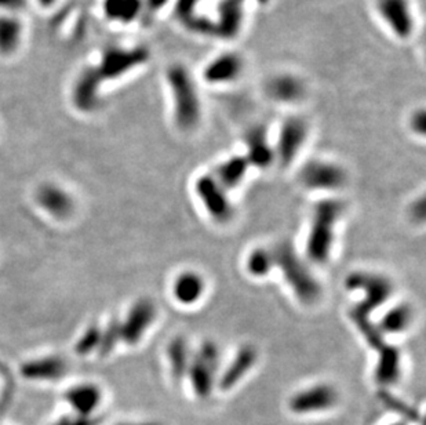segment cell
Instances as JSON below:
<instances>
[{
  "instance_id": "obj_1",
  "label": "cell",
  "mask_w": 426,
  "mask_h": 425,
  "mask_svg": "<svg viewBox=\"0 0 426 425\" xmlns=\"http://www.w3.org/2000/svg\"><path fill=\"white\" fill-rule=\"evenodd\" d=\"M345 212V203L337 198H324L315 203L306 240V257L311 262L326 264L334 247L336 228Z\"/></svg>"
},
{
  "instance_id": "obj_2",
  "label": "cell",
  "mask_w": 426,
  "mask_h": 425,
  "mask_svg": "<svg viewBox=\"0 0 426 425\" xmlns=\"http://www.w3.org/2000/svg\"><path fill=\"white\" fill-rule=\"evenodd\" d=\"M272 252L275 268L280 270L286 283L299 302L303 305L316 304L321 297V285L305 258H302L287 240L279 242L275 247H272Z\"/></svg>"
},
{
  "instance_id": "obj_3",
  "label": "cell",
  "mask_w": 426,
  "mask_h": 425,
  "mask_svg": "<svg viewBox=\"0 0 426 425\" xmlns=\"http://www.w3.org/2000/svg\"><path fill=\"white\" fill-rule=\"evenodd\" d=\"M167 85L172 97L175 125L182 131H191L202 119V101L197 86L189 71L180 64L169 68Z\"/></svg>"
},
{
  "instance_id": "obj_4",
  "label": "cell",
  "mask_w": 426,
  "mask_h": 425,
  "mask_svg": "<svg viewBox=\"0 0 426 425\" xmlns=\"http://www.w3.org/2000/svg\"><path fill=\"white\" fill-rule=\"evenodd\" d=\"M345 287L353 293H362L360 302L352 311L365 317L385 305L395 293V285L390 277L371 271L349 274L345 279Z\"/></svg>"
},
{
  "instance_id": "obj_5",
  "label": "cell",
  "mask_w": 426,
  "mask_h": 425,
  "mask_svg": "<svg viewBox=\"0 0 426 425\" xmlns=\"http://www.w3.org/2000/svg\"><path fill=\"white\" fill-rule=\"evenodd\" d=\"M219 364L221 352L213 341L202 342L199 349L192 354L185 377H188L197 398L206 399L213 394Z\"/></svg>"
},
{
  "instance_id": "obj_6",
  "label": "cell",
  "mask_w": 426,
  "mask_h": 425,
  "mask_svg": "<svg viewBox=\"0 0 426 425\" xmlns=\"http://www.w3.org/2000/svg\"><path fill=\"white\" fill-rule=\"evenodd\" d=\"M194 192L213 221L227 224L234 218V208L229 193L217 181L213 174L199 175L194 183Z\"/></svg>"
},
{
  "instance_id": "obj_7",
  "label": "cell",
  "mask_w": 426,
  "mask_h": 425,
  "mask_svg": "<svg viewBox=\"0 0 426 425\" xmlns=\"http://www.w3.org/2000/svg\"><path fill=\"white\" fill-rule=\"evenodd\" d=\"M299 183L312 191H338L348 184V173L336 162L312 159L301 168Z\"/></svg>"
},
{
  "instance_id": "obj_8",
  "label": "cell",
  "mask_w": 426,
  "mask_h": 425,
  "mask_svg": "<svg viewBox=\"0 0 426 425\" xmlns=\"http://www.w3.org/2000/svg\"><path fill=\"white\" fill-rule=\"evenodd\" d=\"M309 134L308 123L299 116L287 118L277 133L275 148L276 162L281 168L290 166L305 145Z\"/></svg>"
},
{
  "instance_id": "obj_9",
  "label": "cell",
  "mask_w": 426,
  "mask_h": 425,
  "mask_svg": "<svg viewBox=\"0 0 426 425\" xmlns=\"http://www.w3.org/2000/svg\"><path fill=\"white\" fill-rule=\"evenodd\" d=\"M148 58L150 51L144 47L109 48L105 51L100 66L93 68V72L98 82L101 79H116L135 69L137 66L145 64Z\"/></svg>"
},
{
  "instance_id": "obj_10",
  "label": "cell",
  "mask_w": 426,
  "mask_h": 425,
  "mask_svg": "<svg viewBox=\"0 0 426 425\" xmlns=\"http://www.w3.org/2000/svg\"><path fill=\"white\" fill-rule=\"evenodd\" d=\"M338 392L330 384H315L296 392L290 401L289 409L299 416L315 414L333 409L338 404Z\"/></svg>"
},
{
  "instance_id": "obj_11",
  "label": "cell",
  "mask_w": 426,
  "mask_h": 425,
  "mask_svg": "<svg viewBox=\"0 0 426 425\" xmlns=\"http://www.w3.org/2000/svg\"><path fill=\"white\" fill-rule=\"evenodd\" d=\"M377 13L398 39H410L415 29V19L410 0H377Z\"/></svg>"
},
{
  "instance_id": "obj_12",
  "label": "cell",
  "mask_w": 426,
  "mask_h": 425,
  "mask_svg": "<svg viewBox=\"0 0 426 425\" xmlns=\"http://www.w3.org/2000/svg\"><path fill=\"white\" fill-rule=\"evenodd\" d=\"M156 318V307L155 304L144 298L137 301L130 312L126 320L119 324L120 329V340L126 341L128 344H137L144 337L147 330L152 326Z\"/></svg>"
},
{
  "instance_id": "obj_13",
  "label": "cell",
  "mask_w": 426,
  "mask_h": 425,
  "mask_svg": "<svg viewBox=\"0 0 426 425\" xmlns=\"http://www.w3.org/2000/svg\"><path fill=\"white\" fill-rule=\"evenodd\" d=\"M244 71L243 58L234 51L222 53L203 69V79L209 85L221 86L229 85L237 81Z\"/></svg>"
},
{
  "instance_id": "obj_14",
  "label": "cell",
  "mask_w": 426,
  "mask_h": 425,
  "mask_svg": "<svg viewBox=\"0 0 426 425\" xmlns=\"http://www.w3.org/2000/svg\"><path fill=\"white\" fill-rule=\"evenodd\" d=\"M244 158L247 159L250 168L253 166L256 169L265 170L276 162L274 144L269 141L266 128L264 126H256L249 130V133L244 137Z\"/></svg>"
},
{
  "instance_id": "obj_15",
  "label": "cell",
  "mask_w": 426,
  "mask_h": 425,
  "mask_svg": "<svg viewBox=\"0 0 426 425\" xmlns=\"http://www.w3.org/2000/svg\"><path fill=\"white\" fill-rule=\"evenodd\" d=\"M258 361V351L251 344L241 345L236 354L234 359L228 364V367L221 373L218 379V386L221 391H231L237 384L240 383L256 366Z\"/></svg>"
},
{
  "instance_id": "obj_16",
  "label": "cell",
  "mask_w": 426,
  "mask_h": 425,
  "mask_svg": "<svg viewBox=\"0 0 426 425\" xmlns=\"http://www.w3.org/2000/svg\"><path fill=\"white\" fill-rule=\"evenodd\" d=\"M377 354L378 359L374 372L375 382L383 386L395 385L402 377V352L395 345L386 342Z\"/></svg>"
},
{
  "instance_id": "obj_17",
  "label": "cell",
  "mask_w": 426,
  "mask_h": 425,
  "mask_svg": "<svg viewBox=\"0 0 426 425\" xmlns=\"http://www.w3.org/2000/svg\"><path fill=\"white\" fill-rule=\"evenodd\" d=\"M206 282L203 277L194 271H184L175 277L172 283V297L185 307L194 305L203 297Z\"/></svg>"
},
{
  "instance_id": "obj_18",
  "label": "cell",
  "mask_w": 426,
  "mask_h": 425,
  "mask_svg": "<svg viewBox=\"0 0 426 425\" xmlns=\"http://www.w3.org/2000/svg\"><path fill=\"white\" fill-rule=\"evenodd\" d=\"M266 91L277 103L294 104L305 96V83L296 75L280 73L269 81Z\"/></svg>"
},
{
  "instance_id": "obj_19",
  "label": "cell",
  "mask_w": 426,
  "mask_h": 425,
  "mask_svg": "<svg viewBox=\"0 0 426 425\" xmlns=\"http://www.w3.org/2000/svg\"><path fill=\"white\" fill-rule=\"evenodd\" d=\"M249 169L250 165L244 155H234L221 162L215 168L213 175L217 178V181L229 192L241 185V183L246 180Z\"/></svg>"
},
{
  "instance_id": "obj_20",
  "label": "cell",
  "mask_w": 426,
  "mask_h": 425,
  "mask_svg": "<svg viewBox=\"0 0 426 425\" xmlns=\"http://www.w3.org/2000/svg\"><path fill=\"white\" fill-rule=\"evenodd\" d=\"M412 320H414V311L411 305L402 302L389 308L377 326L383 332L385 337L388 334L398 336L410 329Z\"/></svg>"
},
{
  "instance_id": "obj_21",
  "label": "cell",
  "mask_w": 426,
  "mask_h": 425,
  "mask_svg": "<svg viewBox=\"0 0 426 425\" xmlns=\"http://www.w3.org/2000/svg\"><path fill=\"white\" fill-rule=\"evenodd\" d=\"M191 358L192 352L185 337L177 336L169 342L167 361L170 364L171 376L175 382H181L182 379H185Z\"/></svg>"
},
{
  "instance_id": "obj_22",
  "label": "cell",
  "mask_w": 426,
  "mask_h": 425,
  "mask_svg": "<svg viewBox=\"0 0 426 425\" xmlns=\"http://www.w3.org/2000/svg\"><path fill=\"white\" fill-rule=\"evenodd\" d=\"M103 9L108 20L130 24L144 11V0H104Z\"/></svg>"
},
{
  "instance_id": "obj_23",
  "label": "cell",
  "mask_w": 426,
  "mask_h": 425,
  "mask_svg": "<svg viewBox=\"0 0 426 425\" xmlns=\"http://www.w3.org/2000/svg\"><path fill=\"white\" fill-rule=\"evenodd\" d=\"M68 402L73 406V409L85 417H90V414L98 407L101 402V392L94 385H80L72 388L68 395Z\"/></svg>"
},
{
  "instance_id": "obj_24",
  "label": "cell",
  "mask_w": 426,
  "mask_h": 425,
  "mask_svg": "<svg viewBox=\"0 0 426 425\" xmlns=\"http://www.w3.org/2000/svg\"><path fill=\"white\" fill-rule=\"evenodd\" d=\"M22 41V24L11 16H0V54H14Z\"/></svg>"
},
{
  "instance_id": "obj_25",
  "label": "cell",
  "mask_w": 426,
  "mask_h": 425,
  "mask_svg": "<svg viewBox=\"0 0 426 425\" xmlns=\"http://www.w3.org/2000/svg\"><path fill=\"white\" fill-rule=\"evenodd\" d=\"M38 200L47 212L57 217H64L72 210V202L69 196L64 191L51 185L43 187L38 195Z\"/></svg>"
},
{
  "instance_id": "obj_26",
  "label": "cell",
  "mask_w": 426,
  "mask_h": 425,
  "mask_svg": "<svg viewBox=\"0 0 426 425\" xmlns=\"http://www.w3.org/2000/svg\"><path fill=\"white\" fill-rule=\"evenodd\" d=\"M246 270L253 277H268L275 270L272 249L256 247L246 258Z\"/></svg>"
},
{
  "instance_id": "obj_27",
  "label": "cell",
  "mask_w": 426,
  "mask_h": 425,
  "mask_svg": "<svg viewBox=\"0 0 426 425\" xmlns=\"http://www.w3.org/2000/svg\"><path fill=\"white\" fill-rule=\"evenodd\" d=\"M64 372V363L58 359H44L26 364L24 373L31 379H56Z\"/></svg>"
},
{
  "instance_id": "obj_28",
  "label": "cell",
  "mask_w": 426,
  "mask_h": 425,
  "mask_svg": "<svg viewBox=\"0 0 426 425\" xmlns=\"http://www.w3.org/2000/svg\"><path fill=\"white\" fill-rule=\"evenodd\" d=\"M381 399H383V402H384L389 409L400 411V414H403L408 421H417V420H418V414H417V411H414L410 406H407V404H405V402H402L400 399L392 396L390 394L383 392V394H381Z\"/></svg>"
},
{
  "instance_id": "obj_29",
  "label": "cell",
  "mask_w": 426,
  "mask_h": 425,
  "mask_svg": "<svg viewBox=\"0 0 426 425\" xmlns=\"http://www.w3.org/2000/svg\"><path fill=\"white\" fill-rule=\"evenodd\" d=\"M410 128L420 135H424L426 131V113L424 109L415 111L410 119Z\"/></svg>"
},
{
  "instance_id": "obj_30",
  "label": "cell",
  "mask_w": 426,
  "mask_h": 425,
  "mask_svg": "<svg viewBox=\"0 0 426 425\" xmlns=\"http://www.w3.org/2000/svg\"><path fill=\"white\" fill-rule=\"evenodd\" d=\"M118 340H120V329H119V323H113L109 330L107 332V334L104 337H101L103 341V348H104V352H109L113 345L118 342Z\"/></svg>"
},
{
  "instance_id": "obj_31",
  "label": "cell",
  "mask_w": 426,
  "mask_h": 425,
  "mask_svg": "<svg viewBox=\"0 0 426 425\" xmlns=\"http://www.w3.org/2000/svg\"><path fill=\"white\" fill-rule=\"evenodd\" d=\"M410 215L415 222L422 224L425 221L426 215V203L424 198H420L418 200H415L411 208H410Z\"/></svg>"
},
{
  "instance_id": "obj_32",
  "label": "cell",
  "mask_w": 426,
  "mask_h": 425,
  "mask_svg": "<svg viewBox=\"0 0 426 425\" xmlns=\"http://www.w3.org/2000/svg\"><path fill=\"white\" fill-rule=\"evenodd\" d=\"M101 334H100V332L98 330H91V332H88L87 334L85 336V339L82 340V342L79 344V349L80 351H90L91 348H94L100 341H101Z\"/></svg>"
},
{
  "instance_id": "obj_33",
  "label": "cell",
  "mask_w": 426,
  "mask_h": 425,
  "mask_svg": "<svg viewBox=\"0 0 426 425\" xmlns=\"http://www.w3.org/2000/svg\"><path fill=\"white\" fill-rule=\"evenodd\" d=\"M98 421L90 417L79 416V417H72V419H64L54 425H97Z\"/></svg>"
},
{
  "instance_id": "obj_34",
  "label": "cell",
  "mask_w": 426,
  "mask_h": 425,
  "mask_svg": "<svg viewBox=\"0 0 426 425\" xmlns=\"http://www.w3.org/2000/svg\"><path fill=\"white\" fill-rule=\"evenodd\" d=\"M169 0H144V10L157 11L160 10Z\"/></svg>"
},
{
  "instance_id": "obj_35",
  "label": "cell",
  "mask_w": 426,
  "mask_h": 425,
  "mask_svg": "<svg viewBox=\"0 0 426 425\" xmlns=\"http://www.w3.org/2000/svg\"><path fill=\"white\" fill-rule=\"evenodd\" d=\"M38 3L42 4L44 7H50V6H53L56 3V0H38Z\"/></svg>"
},
{
  "instance_id": "obj_36",
  "label": "cell",
  "mask_w": 426,
  "mask_h": 425,
  "mask_svg": "<svg viewBox=\"0 0 426 425\" xmlns=\"http://www.w3.org/2000/svg\"><path fill=\"white\" fill-rule=\"evenodd\" d=\"M120 425H162L159 423H131V424H120Z\"/></svg>"
},
{
  "instance_id": "obj_37",
  "label": "cell",
  "mask_w": 426,
  "mask_h": 425,
  "mask_svg": "<svg viewBox=\"0 0 426 425\" xmlns=\"http://www.w3.org/2000/svg\"><path fill=\"white\" fill-rule=\"evenodd\" d=\"M390 425H407L405 423H396V424H390Z\"/></svg>"
}]
</instances>
